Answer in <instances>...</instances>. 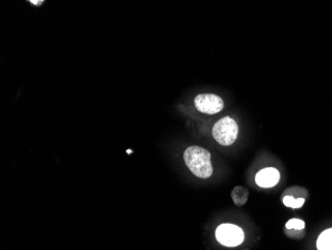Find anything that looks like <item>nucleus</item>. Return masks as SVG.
<instances>
[{"mask_svg": "<svg viewBox=\"0 0 332 250\" xmlns=\"http://www.w3.org/2000/svg\"><path fill=\"white\" fill-rule=\"evenodd\" d=\"M184 162L190 171L199 178H209L213 173L211 154L201 147H189L184 153Z\"/></svg>", "mask_w": 332, "mask_h": 250, "instance_id": "obj_1", "label": "nucleus"}, {"mask_svg": "<svg viewBox=\"0 0 332 250\" xmlns=\"http://www.w3.org/2000/svg\"><path fill=\"white\" fill-rule=\"evenodd\" d=\"M212 134L215 140L221 146H231L237 139L239 127L233 119L225 117L219 120L212 129Z\"/></svg>", "mask_w": 332, "mask_h": 250, "instance_id": "obj_2", "label": "nucleus"}, {"mask_svg": "<svg viewBox=\"0 0 332 250\" xmlns=\"http://www.w3.org/2000/svg\"><path fill=\"white\" fill-rule=\"evenodd\" d=\"M244 231L237 225L224 223L216 229V238L224 246L234 247L244 241Z\"/></svg>", "mask_w": 332, "mask_h": 250, "instance_id": "obj_3", "label": "nucleus"}, {"mask_svg": "<svg viewBox=\"0 0 332 250\" xmlns=\"http://www.w3.org/2000/svg\"><path fill=\"white\" fill-rule=\"evenodd\" d=\"M194 104L196 109L203 114L215 115L224 108L222 98L213 94H201L195 97Z\"/></svg>", "mask_w": 332, "mask_h": 250, "instance_id": "obj_4", "label": "nucleus"}, {"mask_svg": "<svg viewBox=\"0 0 332 250\" xmlns=\"http://www.w3.org/2000/svg\"><path fill=\"white\" fill-rule=\"evenodd\" d=\"M280 181V172L274 167L262 169L255 175V183L261 188H273Z\"/></svg>", "mask_w": 332, "mask_h": 250, "instance_id": "obj_5", "label": "nucleus"}, {"mask_svg": "<svg viewBox=\"0 0 332 250\" xmlns=\"http://www.w3.org/2000/svg\"><path fill=\"white\" fill-rule=\"evenodd\" d=\"M316 246L319 250H332V228L321 232L316 241Z\"/></svg>", "mask_w": 332, "mask_h": 250, "instance_id": "obj_6", "label": "nucleus"}, {"mask_svg": "<svg viewBox=\"0 0 332 250\" xmlns=\"http://www.w3.org/2000/svg\"><path fill=\"white\" fill-rule=\"evenodd\" d=\"M231 196L234 200V203L237 206H242L244 205L247 200H248V196H249V192L247 189L243 188V187H236L231 194Z\"/></svg>", "mask_w": 332, "mask_h": 250, "instance_id": "obj_7", "label": "nucleus"}, {"mask_svg": "<svg viewBox=\"0 0 332 250\" xmlns=\"http://www.w3.org/2000/svg\"><path fill=\"white\" fill-rule=\"evenodd\" d=\"M282 202L285 206L290 208H301L305 203V198H294L292 195H286L283 197Z\"/></svg>", "mask_w": 332, "mask_h": 250, "instance_id": "obj_8", "label": "nucleus"}, {"mask_svg": "<svg viewBox=\"0 0 332 250\" xmlns=\"http://www.w3.org/2000/svg\"><path fill=\"white\" fill-rule=\"evenodd\" d=\"M285 228L304 230L305 229V222L302 221V220H299V219H291L286 222Z\"/></svg>", "mask_w": 332, "mask_h": 250, "instance_id": "obj_9", "label": "nucleus"}, {"mask_svg": "<svg viewBox=\"0 0 332 250\" xmlns=\"http://www.w3.org/2000/svg\"><path fill=\"white\" fill-rule=\"evenodd\" d=\"M27 1H28L29 3L35 5V6H40V5L43 4L44 0H27Z\"/></svg>", "mask_w": 332, "mask_h": 250, "instance_id": "obj_10", "label": "nucleus"}, {"mask_svg": "<svg viewBox=\"0 0 332 250\" xmlns=\"http://www.w3.org/2000/svg\"><path fill=\"white\" fill-rule=\"evenodd\" d=\"M127 153H128V154H131V150H128Z\"/></svg>", "mask_w": 332, "mask_h": 250, "instance_id": "obj_11", "label": "nucleus"}]
</instances>
